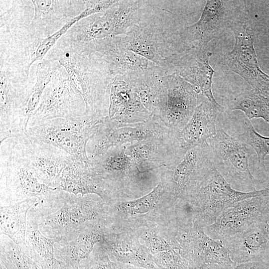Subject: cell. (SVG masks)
<instances>
[{
    "mask_svg": "<svg viewBox=\"0 0 269 269\" xmlns=\"http://www.w3.org/2000/svg\"><path fill=\"white\" fill-rule=\"evenodd\" d=\"M107 206L96 195H75L59 188L39 200L27 217L45 236L64 243L76 238L88 226L104 222L109 211Z\"/></svg>",
    "mask_w": 269,
    "mask_h": 269,
    "instance_id": "1",
    "label": "cell"
},
{
    "mask_svg": "<svg viewBox=\"0 0 269 269\" xmlns=\"http://www.w3.org/2000/svg\"><path fill=\"white\" fill-rule=\"evenodd\" d=\"M44 58L57 61L65 69L71 83L84 99L86 116H108V86L112 75L98 54H87L56 44Z\"/></svg>",
    "mask_w": 269,
    "mask_h": 269,
    "instance_id": "2",
    "label": "cell"
},
{
    "mask_svg": "<svg viewBox=\"0 0 269 269\" xmlns=\"http://www.w3.org/2000/svg\"><path fill=\"white\" fill-rule=\"evenodd\" d=\"M27 134L0 142V204L43 199L51 188L36 176L26 154Z\"/></svg>",
    "mask_w": 269,
    "mask_h": 269,
    "instance_id": "3",
    "label": "cell"
},
{
    "mask_svg": "<svg viewBox=\"0 0 269 269\" xmlns=\"http://www.w3.org/2000/svg\"><path fill=\"white\" fill-rule=\"evenodd\" d=\"M146 0H117L109 8L74 24L56 43L78 49L90 42L126 34L137 24Z\"/></svg>",
    "mask_w": 269,
    "mask_h": 269,
    "instance_id": "4",
    "label": "cell"
},
{
    "mask_svg": "<svg viewBox=\"0 0 269 269\" xmlns=\"http://www.w3.org/2000/svg\"><path fill=\"white\" fill-rule=\"evenodd\" d=\"M104 117L85 115L55 118L28 127L27 134L31 138L59 148L76 160L90 165L87 144Z\"/></svg>",
    "mask_w": 269,
    "mask_h": 269,
    "instance_id": "5",
    "label": "cell"
},
{
    "mask_svg": "<svg viewBox=\"0 0 269 269\" xmlns=\"http://www.w3.org/2000/svg\"><path fill=\"white\" fill-rule=\"evenodd\" d=\"M35 79L36 75L30 77L17 64L0 57V142L24 134L20 115Z\"/></svg>",
    "mask_w": 269,
    "mask_h": 269,
    "instance_id": "6",
    "label": "cell"
},
{
    "mask_svg": "<svg viewBox=\"0 0 269 269\" xmlns=\"http://www.w3.org/2000/svg\"><path fill=\"white\" fill-rule=\"evenodd\" d=\"M215 135L207 141L211 160L216 169L231 185L247 192L257 190L251 172L250 157L256 153L249 145L227 134L217 122Z\"/></svg>",
    "mask_w": 269,
    "mask_h": 269,
    "instance_id": "7",
    "label": "cell"
},
{
    "mask_svg": "<svg viewBox=\"0 0 269 269\" xmlns=\"http://www.w3.org/2000/svg\"><path fill=\"white\" fill-rule=\"evenodd\" d=\"M230 29L235 37L231 51L224 57L225 63L255 90L269 97V75L260 67L254 45V34L249 11L246 6Z\"/></svg>",
    "mask_w": 269,
    "mask_h": 269,
    "instance_id": "8",
    "label": "cell"
},
{
    "mask_svg": "<svg viewBox=\"0 0 269 269\" xmlns=\"http://www.w3.org/2000/svg\"><path fill=\"white\" fill-rule=\"evenodd\" d=\"M246 6L245 0H207L199 20L176 31L179 48L183 50L195 44L207 45L230 28Z\"/></svg>",
    "mask_w": 269,
    "mask_h": 269,
    "instance_id": "9",
    "label": "cell"
},
{
    "mask_svg": "<svg viewBox=\"0 0 269 269\" xmlns=\"http://www.w3.org/2000/svg\"><path fill=\"white\" fill-rule=\"evenodd\" d=\"M171 132L157 117L142 123L127 124L120 123L108 116L98 124L89 138L87 154L91 159L112 147L163 136Z\"/></svg>",
    "mask_w": 269,
    "mask_h": 269,
    "instance_id": "10",
    "label": "cell"
},
{
    "mask_svg": "<svg viewBox=\"0 0 269 269\" xmlns=\"http://www.w3.org/2000/svg\"><path fill=\"white\" fill-rule=\"evenodd\" d=\"M262 196H269V187L250 192L235 189L214 167L190 202L196 210V220L205 229L213 224L222 212L235 204Z\"/></svg>",
    "mask_w": 269,
    "mask_h": 269,
    "instance_id": "11",
    "label": "cell"
},
{
    "mask_svg": "<svg viewBox=\"0 0 269 269\" xmlns=\"http://www.w3.org/2000/svg\"><path fill=\"white\" fill-rule=\"evenodd\" d=\"M85 111L83 97L74 88L65 69L61 66L45 88L29 119L28 128L55 118L84 116Z\"/></svg>",
    "mask_w": 269,
    "mask_h": 269,
    "instance_id": "12",
    "label": "cell"
},
{
    "mask_svg": "<svg viewBox=\"0 0 269 269\" xmlns=\"http://www.w3.org/2000/svg\"><path fill=\"white\" fill-rule=\"evenodd\" d=\"M202 96L177 72L165 74L158 117L169 129L179 131L187 124L196 107L205 99L201 98Z\"/></svg>",
    "mask_w": 269,
    "mask_h": 269,
    "instance_id": "13",
    "label": "cell"
},
{
    "mask_svg": "<svg viewBox=\"0 0 269 269\" xmlns=\"http://www.w3.org/2000/svg\"><path fill=\"white\" fill-rule=\"evenodd\" d=\"M166 28L145 8L139 22L122 35V42L130 51L162 68L174 54Z\"/></svg>",
    "mask_w": 269,
    "mask_h": 269,
    "instance_id": "14",
    "label": "cell"
},
{
    "mask_svg": "<svg viewBox=\"0 0 269 269\" xmlns=\"http://www.w3.org/2000/svg\"><path fill=\"white\" fill-rule=\"evenodd\" d=\"M214 167L207 142L189 150L177 163L166 169L171 193L176 199L190 201Z\"/></svg>",
    "mask_w": 269,
    "mask_h": 269,
    "instance_id": "15",
    "label": "cell"
},
{
    "mask_svg": "<svg viewBox=\"0 0 269 269\" xmlns=\"http://www.w3.org/2000/svg\"><path fill=\"white\" fill-rule=\"evenodd\" d=\"M206 46L195 44L172 54L167 58L162 69L166 74L177 72L205 99L217 107L223 108L224 107L216 101L212 91L215 71L209 62L212 53L206 50Z\"/></svg>",
    "mask_w": 269,
    "mask_h": 269,
    "instance_id": "16",
    "label": "cell"
},
{
    "mask_svg": "<svg viewBox=\"0 0 269 269\" xmlns=\"http://www.w3.org/2000/svg\"><path fill=\"white\" fill-rule=\"evenodd\" d=\"M269 212V196L239 202L225 210L204 231L211 238L222 241L259 222Z\"/></svg>",
    "mask_w": 269,
    "mask_h": 269,
    "instance_id": "17",
    "label": "cell"
},
{
    "mask_svg": "<svg viewBox=\"0 0 269 269\" xmlns=\"http://www.w3.org/2000/svg\"><path fill=\"white\" fill-rule=\"evenodd\" d=\"M34 16L25 34L45 38L60 30L85 9L84 0H32Z\"/></svg>",
    "mask_w": 269,
    "mask_h": 269,
    "instance_id": "18",
    "label": "cell"
},
{
    "mask_svg": "<svg viewBox=\"0 0 269 269\" xmlns=\"http://www.w3.org/2000/svg\"><path fill=\"white\" fill-rule=\"evenodd\" d=\"M26 154L38 179L47 186L61 188V176L66 166L74 158L63 150L31 138L27 134Z\"/></svg>",
    "mask_w": 269,
    "mask_h": 269,
    "instance_id": "19",
    "label": "cell"
},
{
    "mask_svg": "<svg viewBox=\"0 0 269 269\" xmlns=\"http://www.w3.org/2000/svg\"><path fill=\"white\" fill-rule=\"evenodd\" d=\"M108 88L109 118L122 123L135 124L153 117L142 105L127 74L112 76Z\"/></svg>",
    "mask_w": 269,
    "mask_h": 269,
    "instance_id": "20",
    "label": "cell"
},
{
    "mask_svg": "<svg viewBox=\"0 0 269 269\" xmlns=\"http://www.w3.org/2000/svg\"><path fill=\"white\" fill-rule=\"evenodd\" d=\"M76 50L98 54L106 63L112 76L135 72L153 64L129 50L123 44L122 35L90 42Z\"/></svg>",
    "mask_w": 269,
    "mask_h": 269,
    "instance_id": "21",
    "label": "cell"
},
{
    "mask_svg": "<svg viewBox=\"0 0 269 269\" xmlns=\"http://www.w3.org/2000/svg\"><path fill=\"white\" fill-rule=\"evenodd\" d=\"M183 240L188 261L195 268L204 264L231 268L235 264L222 241L211 238L196 220L185 229Z\"/></svg>",
    "mask_w": 269,
    "mask_h": 269,
    "instance_id": "22",
    "label": "cell"
},
{
    "mask_svg": "<svg viewBox=\"0 0 269 269\" xmlns=\"http://www.w3.org/2000/svg\"><path fill=\"white\" fill-rule=\"evenodd\" d=\"M61 188L75 195L95 194L109 204L115 192L114 188L91 166L74 158L61 176Z\"/></svg>",
    "mask_w": 269,
    "mask_h": 269,
    "instance_id": "23",
    "label": "cell"
},
{
    "mask_svg": "<svg viewBox=\"0 0 269 269\" xmlns=\"http://www.w3.org/2000/svg\"><path fill=\"white\" fill-rule=\"evenodd\" d=\"M225 110V107H217L206 99L196 107L187 124L176 132V138L183 153L206 143L215 135L217 117Z\"/></svg>",
    "mask_w": 269,
    "mask_h": 269,
    "instance_id": "24",
    "label": "cell"
},
{
    "mask_svg": "<svg viewBox=\"0 0 269 269\" xmlns=\"http://www.w3.org/2000/svg\"><path fill=\"white\" fill-rule=\"evenodd\" d=\"M106 225L95 223L83 230L75 239L54 245L55 255L61 263L62 269H80L81 262L91 255L94 246L102 241Z\"/></svg>",
    "mask_w": 269,
    "mask_h": 269,
    "instance_id": "25",
    "label": "cell"
},
{
    "mask_svg": "<svg viewBox=\"0 0 269 269\" xmlns=\"http://www.w3.org/2000/svg\"><path fill=\"white\" fill-rule=\"evenodd\" d=\"M221 241L235 265L258 261L269 249V240L258 223Z\"/></svg>",
    "mask_w": 269,
    "mask_h": 269,
    "instance_id": "26",
    "label": "cell"
},
{
    "mask_svg": "<svg viewBox=\"0 0 269 269\" xmlns=\"http://www.w3.org/2000/svg\"><path fill=\"white\" fill-rule=\"evenodd\" d=\"M101 247L113 262L127 264L145 269H155L153 256L147 250L133 241L122 237L106 229Z\"/></svg>",
    "mask_w": 269,
    "mask_h": 269,
    "instance_id": "27",
    "label": "cell"
},
{
    "mask_svg": "<svg viewBox=\"0 0 269 269\" xmlns=\"http://www.w3.org/2000/svg\"><path fill=\"white\" fill-rule=\"evenodd\" d=\"M39 200L32 198L20 202L0 204V234L8 237L22 251L26 247L25 240L28 213Z\"/></svg>",
    "mask_w": 269,
    "mask_h": 269,
    "instance_id": "28",
    "label": "cell"
},
{
    "mask_svg": "<svg viewBox=\"0 0 269 269\" xmlns=\"http://www.w3.org/2000/svg\"><path fill=\"white\" fill-rule=\"evenodd\" d=\"M89 160L92 168L115 189L117 181L123 176H130L134 164L133 158L126 152L124 145L112 147Z\"/></svg>",
    "mask_w": 269,
    "mask_h": 269,
    "instance_id": "29",
    "label": "cell"
},
{
    "mask_svg": "<svg viewBox=\"0 0 269 269\" xmlns=\"http://www.w3.org/2000/svg\"><path fill=\"white\" fill-rule=\"evenodd\" d=\"M26 247L23 252L42 269H62L55 255V240L43 235L38 225L27 218Z\"/></svg>",
    "mask_w": 269,
    "mask_h": 269,
    "instance_id": "30",
    "label": "cell"
},
{
    "mask_svg": "<svg viewBox=\"0 0 269 269\" xmlns=\"http://www.w3.org/2000/svg\"><path fill=\"white\" fill-rule=\"evenodd\" d=\"M61 66L58 61L46 58L37 63L35 69V81L20 115V127L22 133L27 134L29 119L36 109L45 88Z\"/></svg>",
    "mask_w": 269,
    "mask_h": 269,
    "instance_id": "31",
    "label": "cell"
},
{
    "mask_svg": "<svg viewBox=\"0 0 269 269\" xmlns=\"http://www.w3.org/2000/svg\"><path fill=\"white\" fill-rule=\"evenodd\" d=\"M227 109L242 111L250 121L261 118L269 124V97L249 85L231 100Z\"/></svg>",
    "mask_w": 269,
    "mask_h": 269,
    "instance_id": "32",
    "label": "cell"
},
{
    "mask_svg": "<svg viewBox=\"0 0 269 269\" xmlns=\"http://www.w3.org/2000/svg\"><path fill=\"white\" fill-rule=\"evenodd\" d=\"M242 129V132L238 138L254 149L260 166L265 167V158L269 155V137L260 134L247 118L243 122Z\"/></svg>",
    "mask_w": 269,
    "mask_h": 269,
    "instance_id": "33",
    "label": "cell"
},
{
    "mask_svg": "<svg viewBox=\"0 0 269 269\" xmlns=\"http://www.w3.org/2000/svg\"><path fill=\"white\" fill-rule=\"evenodd\" d=\"M163 193V187L158 184L147 194L137 199L124 202L121 206L129 213L144 214L154 208Z\"/></svg>",
    "mask_w": 269,
    "mask_h": 269,
    "instance_id": "34",
    "label": "cell"
},
{
    "mask_svg": "<svg viewBox=\"0 0 269 269\" xmlns=\"http://www.w3.org/2000/svg\"><path fill=\"white\" fill-rule=\"evenodd\" d=\"M0 249L5 252L16 269H42L7 236L0 234Z\"/></svg>",
    "mask_w": 269,
    "mask_h": 269,
    "instance_id": "35",
    "label": "cell"
},
{
    "mask_svg": "<svg viewBox=\"0 0 269 269\" xmlns=\"http://www.w3.org/2000/svg\"><path fill=\"white\" fill-rule=\"evenodd\" d=\"M0 1V33L13 37L11 25L20 16L23 8L24 0Z\"/></svg>",
    "mask_w": 269,
    "mask_h": 269,
    "instance_id": "36",
    "label": "cell"
},
{
    "mask_svg": "<svg viewBox=\"0 0 269 269\" xmlns=\"http://www.w3.org/2000/svg\"><path fill=\"white\" fill-rule=\"evenodd\" d=\"M80 269H113L112 261L102 247L96 248L83 260Z\"/></svg>",
    "mask_w": 269,
    "mask_h": 269,
    "instance_id": "37",
    "label": "cell"
},
{
    "mask_svg": "<svg viewBox=\"0 0 269 269\" xmlns=\"http://www.w3.org/2000/svg\"><path fill=\"white\" fill-rule=\"evenodd\" d=\"M228 269H268V268L263 264L257 261L235 265Z\"/></svg>",
    "mask_w": 269,
    "mask_h": 269,
    "instance_id": "38",
    "label": "cell"
},
{
    "mask_svg": "<svg viewBox=\"0 0 269 269\" xmlns=\"http://www.w3.org/2000/svg\"><path fill=\"white\" fill-rule=\"evenodd\" d=\"M0 269H16L10 258L5 255L0 256Z\"/></svg>",
    "mask_w": 269,
    "mask_h": 269,
    "instance_id": "39",
    "label": "cell"
},
{
    "mask_svg": "<svg viewBox=\"0 0 269 269\" xmlns=\"http://www.w3.org/2000/svg\"><path fill=\"white\" fill-rule=\"evenodd\" d=\"M113 269H145L127 264L112 261Z\"/></svg>",
    "mask_w": 269,
    "mask_h": 269,
    "instance_id": "40",
    "label": "cell"
},
{
    "mask_svg": "<svg viewBox=\"0 0 269 269\" xmlns=\"http://www.w3.org/2000/svg\"><path fill=\"white\" fill-rule=\"evenodd\" d=\"M230 268L218 264H204L198 269H228Z\"/></svg>",
    "mask_w": 269,
    "mask_h": 269,
    "instance_id": "41",
    "label": "cell"
},
{
    "mask_svg": "<svg viewBox=\"0 0 269 269\" xmlns=\"http://www.w3.org/2000/svg\"><path fill=\"white\" fill-rule=\"evenodd\" d=\"M155 269H159V268L157 269V268H156Z\"/></svg>",
    "mask_w": 269,
    "mask_h": 269,
    "instance_id": "42",
    "label": "cell"
}]
</instances>
